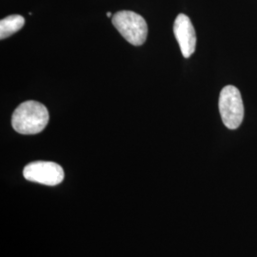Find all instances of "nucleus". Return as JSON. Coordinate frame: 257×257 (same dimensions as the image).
I'll return each mask as SVG.
<instances>
[{
    "label": "nucleus",
    "instance_id": "f257e3e1",
    "mask_svg": "<svg viewBox=\"0 0 257 257\" xmlns=\"http://www.w3.org/2000/svg\"><path fill=\"white\" fill-rule=\"evenodd\" d=\"M50 116L46 107L39 102H23L12 116V126L21 135H37L46 128Z\"/></svg>",
    "mask_w": 257,
    "mask_h": 257
},
{
    "label": "nucleus",
    "instance_id": "f03ea898",
    "mask_svg": "<svg viewBox=\"0 0 257 257\" xmlns=\"http://www.w3.org/2000/svg\"><path fill=\"white\" fill-rule=\"evenodd\" d=\"M111 22L128 43L140 46L144 44L148 36L146 20L132 11H120L113 15Z\"/></svg>",
    "mask_w": 257,
    "mask_h": 257
},
{
    "label": "nucleus",
    "instance_id": "7ed1b4c3",
    "mask_svg": "<svg viewBox=\"0 0 257 257\" xmlns=\"http://www.w3.org/2000/svg\"><path fill=\"white\" fill-rule=\"evenodd\" d=\"M218 105L224 125L230 130L238 128L244 118V105L238 89L231 85L224 87Z\"/></svg>",
    "mask_w": 257,
    "mask_h": 257
},
{
    "label": "nucleus",
    "instance_id": "20e7f679",
    "mask_svg": "<svg viewBox=\"0 0 257 257\" xmlns=\"http://www.w3.org/2000/svg\"><path fill=\"white\" fill-rule=\"evenodd\" d=\"M25 179L46 186H56L64 179L62 167L55 162L36 161L28 164L23 170Z\"/></svg>",
    "mask_w": 257,
    "mask_h": 257
},
{
    "label": "nucleus",
    "instance_id": "39448f33",
    "mask_svg": "<svg viewBox=\"0 0 257 257\" xmlns=\"http://www.w3.org/2000/svg\"><path fill=\"white\" fill-rule=\"evenodd\" d=\"M174 34L185 58H189L195 52L196 35L193 23L184 14L177 16L174 23Z\"/></svg>",
    "mask_w": 257,
    "mask_h": 257
},
{
    "label": "nucleus",
    "instance_id": "423d86ee",
    "mask_svg": "<svg viewBox=\"0 0 257 257\" xmlns=\"http://www.w3.org/2000/svg\"><path fill=\"white\" fill-rule=\"evenodd\" d=\"M25 24V19L22 16L13 15L0 21V38L5 39L13 36L19 30H21Z\"/></svg>",
    "mask_w": 257,
    "mask_h": 257
},
{
    "label": "nucleus",
    "instance_id": "0eeeda50",
    "mask_svg": "<svg viewBox=\"0 0 257 257\" xmlns=\"http://www.w3.org/2000/svg\"><path fill=\"white\" fill-rule=\"evenodd\" d=\"M107 17H108V18H110V17H111V14H110V12H108V13H107Z\"/></svg>",
    "mask_w": 257,
    "mask_h": 257
}]
</instances>
